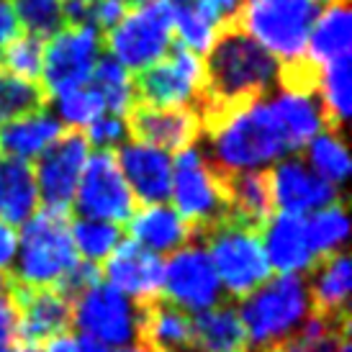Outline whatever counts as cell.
<instances>
[{
	"label": "cell",
	"instance_id": "obj_2",
	"mask_svg": "<svg viewBox=\"0 0 352 352\" xmlns=\"http://www.w3.org/2000/svg\"><path fill=\"white\" fill-rule=\"evenodd\" d=\"M204 157L221 173H247L270 165L288 149L280 121L270 98H263L229 116L221 126L206 134Z\"/></svg>",
	"mask_w": 352,
	"mask_h": 352
},
{
	"label": "cell",
	"instance_id": "obj_35",
	"mask_svg": "<svg viewBox=\"0 0 352 352\" xmlns=\"http://www.w3.org/2000/svg\"><path fill=\"white\" fill-rule=\"evenodd\" d=\"M175 3V21H173V34L177 36V44L186 50L206 54L216 39V23L206 10L198 6V0H173Z\"/></svg>",
	"mask_w": 352,
	"mask_h": 352
},
{
	"label": "cell",
	"instance_id": "obj_32",
	"mask_svg": "<svg viewBox=\"0 0 352 352\" xmlns=\"http://www.w3.org/2000/svg\"><path fill=\"white\" fill-rule=\"evenodd\" d=\"M350 54L340 57L324 65L322 90H319V100H322L324 116L329 121L332 131H342L344 121L350 116L352 108V90H350Z\"/></svg>",
	"mask_w": 352,
	"mask_h": 352
},
{
	"label": "cell",
	"instance_id": "obj_46",
	"mask_svg": "<svg viewBox=\"0 0 352 352\" xmlns=\"http://www.w3.org/2000/svg\"><path fill=\"white\" fill-rule=\"evenodd\" d=\"M78 352H113L111 347L106 344L96 342V340H90V337H80L78 340Z\"/></svg>",
	"mask_w": 352,
	"mask_h": 352
},
{
	"label": "cell",
	"instance_id": "obj_21",
	"mask_svg": "<svg viewBox=\"0 0 352 352\" xmlns=\"http://www.w3.org/2000/svg\"><path fill=\"white\" fill-rule=\"evenodd\" d=\"M124 232L131 234V242L144 247L149 252H177L186 245H193L190 226L177 216L175 208L160 206H139L137 214L129 219Z\"/></svg>",
	"mask_w": 352,
	"mask_h": 352
},
{
	"label": "cell",
	"instance_id": "obj_5",
	"mask_svg": "<svg viewBox=\"0 0 352 352\" xmlns=\"http://www.w3.org/2000/svg\"><path fill=\"white\" fill-rule=\"evenodd\" d=\"M177 216L190 226L193 239H204L229 216L226 173L216 170L198 147L177 152L173 162V190Z\"/></svg>",
	"mask_w": 352,
	"mask_h": 352
},
{
	"label": "cell",
	"instance_id": "obj_37",
	"mask_svg": "<svg viewBox=\"0 0 352 352\" xmlns=\"http://www.w3.org/2000/svg\"><path fill=\"white\" fill-rule=\"evenodd\" d=\"M62 3L65 0H16L13 10H16L19 23L26 29V34L47 41L65 26Z\"/></svg>",
	"mask_w": 352,
	"mask_h": 352
},
{
	"label": "cell",
	"instance_id": "obj_20",
	"mask_svg": "<svg viewBox=\"0 0 352 352\" xmlns=\"http://www.w3.org/2000/svg\"><path fill=\"white\" fill-rule=\"evenodd\" d=\"M303 285L311 306V316H327V319H342L350 316V288L352 273L350 260L344 252H334L327 257L314 260L303 270Z\"/></svg>",
	"mask_w": 352,
	"mask_h": 352
},
{
	"label": "cell",
	"instance_id": "obj_38",
	"mask_svg": "<svg viewBox=\"0 0 352 352\" xmlns=\"http://www.w3.org/2000/svg\"><path fill=\"white\" fill-rule=\"evenodd\" d=\"M322 78V65H316L309 54H301V57L278 65V80L275 82H280L283 93H291V96H319Z\"/></svg>",
	"mask_w": 352,
	"mask_h": 352
},
{
	"label": "cell",
	"instance_id": "obj_45",
	"mask_svg": "<svg viewBox=\"0 0 352 352\" xmlns=\"http://www.w3.org/2000/svg\"><path fill=\"white\" fill-rule=\"evenodd\" d=\"M44 344H47L44 352H78V337L72 332L59 334V337H54V340H50V342Z\"/></svg>",
	"mask_w": 352,
	"mask_h": 352
},
{
	"label": "cell",
	"instance_id": "obj_39",
	"mask_svg": "<svg viewBox=\"0 0 352 352\" xmlns=\"http://www.w3.org/2000/svg\"><path fill=\"white\" fill-rule=\"evenodd\" d=\"M57 111L69 124V129L85 131V126H90L96 118L103 116L106 106L96 90L90 85H82V88L67 90V93L57 96Z\"/></svg>",
	"mask_w": 352,
	"mask_h": 352
},
{
	"label": "cell",
	"instance_id": "obj_36",
	"mask_svg": "<svg viewBox=\"0 0 352 352\" xmlns=\"http://www.w3.org/2000/svg\"><path fill=\"white\" fill-rule=\"evenodd\" d=\"M41 57H44V41L23 31L8 47L0 50V69L19 80L41 82Z\"/></svg>",
	"mask_w": 352,
	"mask_h": 352
},
{
	"label": "cell",
	"instance_id": "obj_29",
	"mask_svg": "<svg viewBox=\"0 0 352 352\" xmlns=\"http://www.w3.org/2000/svg\"><path fill=\"white\" fill-rule=\"evenodd\" d=\"M347 204L344 196L324 206L319 211H314L309 219H303V232H306V245L311 250V257H327L334 252H344V242H347Z\"/></svg>",
	"mask_w": 352,
	"mask_h": 352
},
{
	"label": "cell",
	"instance_id": "obj_34",
	"mask_svg": "<svg viewBox=\"0 0 352 352\" xmlns=\"http://www.w3.org/2000/svg\"><path fill=\"white\" fill-rule=\"evenodd\" d=\"M52 96L41 82L19 80L0 69V126L29 113H39L50 108Z\"/></svg>",
	"mask_w": 352,
	"mask_h": 352
},
{
	"label": "cell",
	"instance_id": "obj_10",
	"mask_svg": "<svg viewBox=\"0 0 352 352\" xmlns=\"http://www.w3.org/2000/svg\"><path fill=\"white\" fill-rule=\"evenodd\" d=\"M204 82V59L196 52L175 44L170 57L134 75V103L152 108H190L196 106Z\"/></svg>",
	"mask_w": 352,
	"mask_h": 352
},
{
	"label": "cell",
	"instance_id": "obj_27",
	"mask_svg": "<svg viewBox=\"0 0 352 352\" xmlns=\"http://www.w3.org/2000/svg\"><path fill=\"white\" fill-rule=\"evenodd\" d=\"M62 131L65 126L50 111L29 113L0 126V152L10 160L29 162L31 157H39L50 144H54L62 137Z\"/></svg>",
	"mask_w": 352,
	"mask_h": 352
},
{
	"label": "cell",
	"instance_id": "obj_15",
	"mask_svg": "<svg viewBox=\"0 0 352 352\" xmlns=\"http://www.w3.org/2000/svg\"><path fill=\"white\" fill-rule=\"evenodd\" d=\"M162 298L183 311H206L221 301V283L216 278L211 257L193 242L177 250L162 267Z\"/></svg>",
	"mask_w": 352,
	"mask_h": 352
},
{
	"label": "cell",
	"instance_id": "obj_11",
	"mask_svg": "<svg viewBox=\"0 0 352 352\" xmlns=\"http://www.w3.org/2000/svg\"><path fill=\"white\" fill-rule=\"evenodd\" d=\"M100 34L93 26H65L44 41L41 85L50 96L82 88L100 59Z\"/></svg>",
	"mask_w": 352,
	"mask_h": 352
},
{
	"label": "cell",
	"instance_id": "obj_17",
	"mask_svg": "<svg viewBox=\"0 0 352 352\" xmlns=\"http://www.w3.org/2000/svg\"><path fill=\"white\" fill-rule=\"evenodd\" d=\"M270 173L275 211L303 216L306 211H319L340 198L337 188L314 173L301 157H288L278 162Z\"/></svg>",
	"mask_w": 352,
	"mask_h": 352
},
{
	"label": "cell",
	"instance_id": "obj_31",
	"mask_svg": "<svg viewBox=\"0 0 352 352\" xmlns=\"http://www.w3.org/2000/svg\"><path fill=\"white\" fill-rule=\"evenodd\" d=\"M306 160L316 175L340 188L350 177V155L342 131H322L306 144Z\"/></svg>",
	"mask_w": 352,
	"mask_h": 352
},
{
	"label": "cell",
	"instance_id": "obj_42",
	"mask_svg": "<svg viewBox=\"0 0 352 352\" xmlns=\"http://www.w3.org/2000/svg\"><path fill=\"white\" fill-rule=\"evenodd\" d=\"M242 3H245V0H198V6L206 10V16L216 23V29L229 26V23L234 21L236 13H239V8H242ZM216 34H219V31H216Z\"/></svg>",
	"mask_w": 352,
	"mask_h": 352
},
{
	"label": "cell",
	"instance_id": "obj_30",
	"mask_svg": "<svg viewBox=\"0 0 352 352\" xmlns=\"http://www.w3.org/2000/svg\"><path fill=\"white\" fill-rule=\"evenodd\" d=\"M69 234L75 252L93 265H103L116 252V247L124 239V226L111 221H96V219H75L69 221Z\"/></svg>",
	"mask_w": 352,
	"mask_h": 352
},
{
	"label": "cell",
	"instance_id": "obj_16",
	"mask_svg": "<svg viewBox=\"0 0 352 352\" xmlns=\"http://www.w3.org/2000/svg\"><path fill=\"white\" fill-rule=\"evenodd\" d=\"M124 118L129 137L160 152H183L196 147L201 139V121L190 108H152L134 103Z\"/></svg>",
	"mask_w": 352,
	"mask_h": 352
},
{
	"label": "cell",
	"instance_id": "obj_43",
	"mask_svg": "<svg viewBox=\"0 0 352 352\" xmlns=\"http://www.w3.org/2000/svg\"><path fill=\"white\" fill-rule=\"evenodd\" d=\"M19 34H21V23L16 10H13V0H0V50L8 47Z\"/></svg>",
	"mask_w": 352,
	"mask_h": 352
},
{
	"label": "cell",
	"instance_id": "obj_4",
	"mask_svg": "<svg viewBox=\"0 0 352 352\" xmlns=\"http://www.w3.org/2000/svg\"><path fill=\"white\" fill-rule=\"evenodd\" d=\"M69 221L72 214L39 208L23 224L19 265L16 270H10L21 285L54 288L80 263L69 234Z\"/></svg>",
	"mask_w": 352,
	"mask_h": 352
},
{
	"label": "cell",
	"instance_id": "obj_51",
	"mask_svg": "<svg viewBox=\"0 0 352 352\" xmlns=\"http://www.w3.org/2000/svg\"><path fill=\"white\" fill-rule=\"evenodd\" d=\"M88 3H93V0H88Z\"/></svg>",
	"mask_w": 352,
	"mask_h": 352
},
{
	"label": "cell",
	"instance_id": "obj_26",
	"mask_svg": "<svg viewBox=\"0 0 352 352\" xmlns=\"http://www.w3.org/2000/svg\"><path fill=\"white\" fill-rule=\"evenodd\" d=\"M352 44V16L350 0H329L324 3L322 16L311 26L306 54L316 65H329L334 59L347 57Z\"/></svg>",
	"mask_w": 352,
	"mask_h": 352
},
{
	"label": "cell",
	"instance_id": "obj_19",
	"mask_svg": "<svg viewBox=\"0 0 352 352\" xmlns=\"http://www.w3.org/2000/svg\"><path fill=\"white\" fill-rule=\"evenodd\" d=\"M162 267L165 263L137 242H121L116 252L100 265V275L118 294L134 296V301L162 296Z\"/></svg>",
	"mask_w": 352,
	"mask_h": 352
},
{
	"label": "cell",
	"instance_id": "obj_23",
	"mask_svg": "<svg viewBox=\"0 0 352 352\" xmlns=\"http://www.w3.org/2000/svg\"><path fill=\"white\" fill-rule=\"evenodd\" d=\"M229 190V216L247 226L265 232V224L273 219V188L267 170H247V173H226Z\"/></svg>",
	"mask_w": 352,
	"mask_h": 352
},
{
	"label": "cell",
	"instance_id": "obj_9",
	"mask_svg": "<svg viewBox=\"0 0 352 352\" xmlns=\"http://www.w3.org/2000/svg\"><path fill=\"white\" fill-rule=\"evenodd\" d=\"M137 208V198L118 170L113 149H96L80 175L78 193L72 201V216L126 226Z\"/></svg>",
	"mask_w": 352,
	"mask_h": 352
},
{
	"label": "cell",
	"instance_id": "obj_7",
	"mask_svg": "<svg viewBox=\"0 0 352 352\" xmlns=\"http://www.w3.org/2000/svg\"><path fill=\"white\" fill-rule=\"evenodd\" d=\"M219 283L232 298H247L270 278V265L263 250V232L226 216L204 236Z\"/></svg>",
	"mask_w": 352,
	"mask_h": 352
},
{
	"label": "cell",
	"instance_id": "obj_14",
	"mask_svg": "<svg viewBox=\"0 0 352 352\" xmlns=\"http://www.w3.org/2000/svg\"><path fill=\"white\" fill-rule=\"evenodd\" d=\"M72 327L106 347H126L137 340V306L106 283L72 301Z\"/></svg>",
	"mask_w": 352,
	"mask_h": 352
},
{
	"label": "cell",
	"instance_id": "obj_44",
	"mask_svg": "<svg viewBox=\"0 0 352 352\" xmlns=\"http://www.w3.org/2000/svg\"><path fill=\"white\" fill-rule=\"evenodd\" d=\"M16 245H19L16 229L0 221V273L8 270L10 260H13V254H16Z\"/></svg>",
	"mask_w": 352,
	"mask_h": 352
},
{
	"label": "cell",
	"instance_id": "obj_33",
	"mask_svg": "<svg viewBox=\"0 0 352 352\" xmlns=\"http://www.w3.org/2000/svg\"><path fill=\"white\" fill-rule=\"evenodd\" d=\"M90 88L100 96L111 116L124 118L129 108L134 106V75H129V69H124L111 57L98 59L90 75Z\"/></svg>",
	"mask_w": 352,
	"mask_h": 352
},
{
	"label": "cell",
	"instance_id": "obj_40",
	"mask_svg": "<svg viewBox=\"0 0 352 352\" xmlns=\"http://www.w3.org/2000/svg\"><path fill=\"white\" fill-rule=\"evenodd\" d=\"M126 137V124L121 116H100L96 118L93 124L88 126V139L90 147H98V149H116L121 142Z\"/></svg>",
	"mask_w": 352,
	"mask_h": 352
},
{
	"label": "cell",
	"instance_id": "obj_12",
	"mask_svg": "<svg viewBox=\"0 0 352 352\" xmlns=\"http://www.w3.org/2000/svg\"><path fill=\"white\" fill-rule=\"evenodd\" d=\"M90 157V144L85 131L80 129H65L62 137L44 149L36 160L34 177L36 190L44 201V208L72 214V201L78 193L80 175L85 170Z\"/></svg>",
	"mask_w": 352,
	"mask_h": 352
},
{
	"label": "cell",
	"instance_id": "obj_25",
	"mask_svg": "<svg viewBox=\"0 0 352 352\" xmlns=\"http://www.w3.org/2000/svg\"><path fill=\"white\" fill-rule=\"evenodd\" d=\"M193 344L204 352H250L245 324L232 301H219L216 306L193 316Z\"/></svg>",
	"mask_w": 352,
	"mask_h": 352
},
{
	"label": "cell",
	"instance_id": "obj_47",
	"mask_svg": "<svg viewBox=\"0 0 352 352\" xmlns=\"http://www.w3.org/2000/svg\"><path fill=\"white\" fill-rule=\"evenodd\" d=\"M10 352H44L41 347H36V344H16Z\"/></svg>",
	"mask_w": 352,
	"mask_h": 352
},
{
	"label": "cell",
	"instance_id": "obj_1",
	"mask_svg": "<svg viewBox=\"0 0 352 352\" xmlns=\"http://www.w3.org/2000/svg\"><path fill=\"white\" fill-rule=\"evenodd\" d=\"M278 80V59L236 29H219L204 59V82L193 106L201 137L229 116L270 96Z\"/></svg>",
	"mask_w": 352,
	"mask_h": 352
},
{
	"label": "cell",
	"instance_id": "obj_18",
	"mask_svg": "<svg viewBox=\"0 0 352 352\" xmlns=\"http://www.w3.org/2000/svg\"><path fill=\"white\" fill-rule=\"evenodd\" d=\"M116 165L142 206H160L170 198L173 190V160L167 152L126 142L113 149Z\"/></svg>",
	"mask_w": 352,
	"mask_h": 352
},
{
	"label": "cell",
	"instance_id": "obj_6",
	"mask_svg": "<svg viewBox=\"0 0 352 352\" xmlns=\"http://www.w3.org/2000/svg\"><path fill=\"white\" fill-rule=\"evenodd\" d=\"M236 311L245 324L250 352H257L298 329L309 319L311 306L301 275H280L242 298Z\"/></svg>",
	"mask_w": 352,
	"mask_h": 352
},
{
	"label": "cell",
	"instance_id": "obj_41",
	"mask_svg": "<svg viewBox=\"0 0 352 352\" xmlns=\"http://www.w3.org/2000/svg\"><path fill=\"white\" fill-rule=\"evenodd\" d=\"M16 347V309L6 291V273H0V352Z\"/></svg>",
	"mask_w": 352,
	"mask_h": 352
},
{
	"label": "cell",
	"instance_id": "obj_48",
	"mask_svg": "<svg viewBox=\"0 0 352 352\" xmlns=\"http://www.w3.org/2000/svg\"><path fill=\"white\" fill-rule=\"evenodd\" d=\"M147 0H124V6H126V10H134L139 8V6H144Z\"/></svg>",
	"mask_w": 352,
	"mask_h": 352
},
{
	"label": "cell",
	"instance_id": "obj_24",
	"mask_svg": "<svg viewBox=\"0 0 352 352\" xmlns=\"http://www.w3.org/2000/svg\"><path fill=\"white\" fill-rule=\"evenodd\" d=\"M39 211V190L34 165L23 160H0V221L8 226L26 224Z\"/></svg>",
	"mask_w": 352,
	"mask_h": 352
},
{
	"label": "cell",
	"instance_id": "obj_8",
	"mask_svg": "<svg viewBox=\"0 0 352 352\" xmlns=\"http://www.w3.org/2000/svg\"><path fill=\"white\" fill-rule=\"evenodd\" d=\"M173 21L175 3L173 0H147L144 6L126 10L111 31L103 34V47L124 69H147L165 57L173 44Z\"/></svg>",
	"mask_w": 352,
	"mask_h": 352
},
{
	"label": "cell",
	"instance_id": "obj_13",
	"mask_svg": "<svg viewBox=\"0 0 352 352\" xmlns=\"http://www.w3.org/2000/svg\"><path fill=\"white\" fill-rule=\"evenodd\" d=\"M6 291L16 309V344H44L72 332V303L57 288H26L6 270Z\"/></svg>",
	"mask_w": 352,
	"mask_h": 352
},
{
	"label": "cell",
	"instance_id": "obj_28",
	"mask_svg": "<svg viewBox=\"0 0 352 352\" xmlns=\"http://www.w3.org/2000/svg\"><path fill=\"white\" fill-rule=\"evenodd\" d=\"M273 111L280 129L285 134L288 149L298 152L311 142L316 134L322 131H332L329 121L324 116V108L319 96H291V93H280L278 98H270Z\"/></svg>",
	"mask_w": 352,
	"mask_h": 352
},
{
	"label": "cell",
	"instance_id": "obj_22",
	"mask_svg": "<svg viewBox=\"0 0 352 352\" xmlns=\"http://www.w3.org/2000/svg\"><path fill=\"white\" fill-rule=\"evenodd\" d=\"M263 239L270 270H278L283 275H298L314 263L311 250L306 245L303 216L275 211L273 219L265 224Z\"/></svg>",
	"mask_w": 352,
	"mask_h": 352
},
{
	"label": "cell",
	"instance_id": "obj_50",
	"mask_svg": "<svg viewBox=\"0 0 352 352\" xmlns=\"http://www.w3.org/2000/svg\"><path fill=\"white\" fill-rule=\"evenodd\" d=\"M319 3H322V6H324V3H329V0H319Z\"/></svg>",
	"mask_w": 352,
	"mask_h": 352
},
{
	"label": "cell",
	"instance_id": "obj_49",
	"mask_svg": "<svg viewBox=\"0 0 352 352\" xmlns=\"http://www.w3.org/2000/svg\"><path fill=\"white\" fill-rule=\"evenodd\" d=\"M180 352H204V350H198L196 344H193V347H186V350H180Z\"/></svg>",
	"mask_w": 352,
	"mask_h": 352
},
{
	"label": "cell",
	"instance_id": "obj_3",
	"mask_svg": "<svg viewBox=\"0 0 352 352\" xmlns=\"http://www.w3.org/2000/svg\"><path fill=\"white\" fill-rule=\"evenodd\" d=\"M319 10V0H245L224 29L242 31L273 57L288 62L306 54V41Z\"/></svg>",
	"mask_w": 352,
	"mask_h": 352
}]
</instances>
